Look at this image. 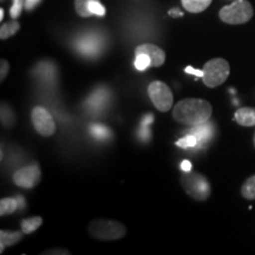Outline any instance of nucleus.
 <instances>
[{"instance_id": "obj_19", "label": "nucleus", "mask_w": 255, "mask_h": 255, "mask_svg": "<svg viewBox=\"0 0 255 255\" xmlns=\"http://www.w3.org/2000/svg\"><path fill=\"white\" fill-rule=\"evenodd\" d=\"M135 66L138 71H144L145 69H148L149 66H151L150 58L148 56L144 55V53H139V55H136L135 59Z\"/></svg>"}, {"instance_id": "obj_22", "label": "nucleus", "mask_w": 255, "mask_h": 255, "mask_svg": "<svg viewBox=\"0 0 255 255\" xmlns=\"http://www.w3.org/2000/svg\"><path fill=\"white\" fill-rule=\"evenodd\" d=\"M91 132L92 135L97 137V138H107L108 135H109V130L102 126H92Z\"/></svg>"}, {"instance_id": "obj_24", "label": "nucleus", "mask_w": 255, "mask_h": 255, "mask_svg": "<svg viewBox=\"0 0 255 255\" xmlns=\"http://www.w3.org/2000/svg\"><path fill=\"white\" fill-rule=\"evenodd\" d=\"M0 66H1V69H0V81H4L6 76H7L8 70H9V65H8V63H7V60L1 59Z\"/></svg>"}, {"instance_id": "obj_29", "label": "nucleus", "mask_w": 255, "mask_h": 255, "mask_svg": "<svg viewBox=\"0 0 255 255\" xmlns=\"http://www.w3.org/2000/svg\"><path fill=\"white\" fill-rule=\"evenodd\" d=\"M169 14H170L171 17H181V15H182V12H180L178 9H170V11H169Z\"/></svg>"}, {"instance_id": "obj_10", "label": "nucleus", "mask_w": 255, "mask_h": 255, "mask_svg": "<svg viewBox=\"0 0 255 255\" xmlns=\"http://www.w3.org/2000/svg\"><path fill=\"white\" fill-rule=\"evenodd\" d=\"M234 119L242 127L255 126V108H240L234 115Z\"/></svg>"}, {"instance_id": "obj_13", "label": "nucleus", "mask_w": 255, "mask_h": 255, "mask_svg": "<svg viewBox=\"0 0 255 255\" xmlns=\"http://www.w3.org/2000/svg\"><path fill=\"white\" fill-rule=\"evenodd\" d=\"M191 133H193L194 136H196L197 144H202L203 142H206L207 139H209L210 137H212V126H210L208 122L201 124V126H196L194 127L193 130H191Z\"/></svg>"}, {"instance_id": "obj_16", "label": "nucleus", "mask_w": 255, "mask_h": 255, "mask_svg": "<svg viewBox=\"0 0 255 255\" xmlns=\"http://www.w3.org/2000/svg\"><path fill=\"white\" fill-rule=\"evenodd\" d=\"M19 28H20V24L15 20L2 24L1 27H0V38H1L2 40L7 39V38L14 36V34L19 31Z\"/></svg>"}, {"instance_id": "obj_8", "label": "nucleus", "mask_w": 255, "mask_h": 255, "mask_svg": "<svg viewBox=\"0 0 255 255\" xmlns=\"http://www.w3.org/2000/svg\"><path fill=\"white\" fill-rule=\"evenodd\" d=\"M40 178L41 173L39 165L34 163L27 165V167L18 169L13 175V182L17 184L18 187L31 189V188L36 187L37 184L40 182Z\"/></svg>"}, {"instance_id": "obj_1", "label": "nucleus", "mask_w": 255, "mask_h": 255, "mask_svg": "<svg viewBox=\"0 0 255 255\" xmlns=\"http://www.w3.org/2000/svg\"><path fill=\"white\" fill-rule=\"evenodd\" d=\"M212 114V104L201 98H186L178 102L173 109L174 120L189 127L201 126L208 122Z\"/></svg>"}, {"instance_id": "obj_15", "label": "nucleus", "mask_w": 255, "mask_h": 255, "mask_svg": "<svg viewBox=\"0 0 255 255\" xmlns=\"http://www.w3.org/2000/svg\"><path fill=\"white\" fill-rule=\"evenodd\" d=\"M41 225H43V219L40 216H33V218L25 219L21 221V231L25 234H31V233L37 231Z\"/></svg>"}, {"instance_id": "obj_7", "label": "nucleus", "mask_w": 255, "mask_h": 255, "mask_svg": "<svg viewBox=\"0 0 255 255\" xmlns=\"http://www.w3.org/2000/svg\"><path fill=\"white\" fill-rule=\"evenodd\" d=\"M31 120L36 131L44 137H50L56 132V123L52 115L43 107H36L32 109Z\"/></svg>"}, {"instance_id": "obj_6", "label": "nucleus", "mask_w": 255, "mask_h": 255, "mask_svg": "<svg viewBox=\"0 0 255 255\" xmlns=\"http://www.w3.org/2000/svg\"><path fill=\"white\" fill-rule=\"evenodd\" d=\"M148 95L152 104L161 113H167L173 108V92L167 84L161 81H154L149 84Z\"/></svg>"}, {"instance_id": "obj_18", "label": "nucleus", "mask_w": 255, "mask_h": 255, "mask_svg": "<svg viewBox=\"0 0 255 255\" xmlns=\"http://www.w3.org/2000/svg\"><path fill=\"white\" fill-rule=\"evenodd\" d=\"M241 194L245 199L255 200V175L245 181L241 187Z\"/></svg>"}, {"instance_id": "obj_23", "label": "nucleus", "mask_w": 255, "mask_h": 255, "mask_svg": "<svg viewBox=\"0 0 255 255\" xmlns=\"http://www.w3.org/2000/svg\"><path fill=\"white\" fill-rule=\"evenodd\" d=\"M90 12L92 15H98V17H103L105 14L104 6L101 4L100 0H96L90 5Z\"/></svg>"}, {"instance_id": "obj_31", "label": "nucleus", "mask_w": 255, "mask_h": 255, "mask_svg": "<svg viewBox=\"0 0 255 255\" xmlns=\"http://www.w3.org/2000/svg\"><path fill=\"white\" fill-rule=\"evenodd\" d=\"M253 142H254V145H255V132H254V138H253Z\"/></svg>"}, {"instance_id": "obj_17", "label": "nucleus", "mask_w": 255, "mask_h": 255, "mask_svg": "<svg viewBox=\"0 0 255 255\" xmlns=\"http://www.w3.org/2000/svg\"><path fill=\"white\" fill-rule=\"evenodd\" d=\"M96 0H75V9L79 17L89 18L91 17L90 5Z\"/></svg>"}, {"instance_id": "obj_9", "label": "nucleus", "mask_w": 255, "mask_h": 255, "mask_svg": "<svg viewBox=\"0 0 255 255\" xmlns=\"http://www.w3.org/2000/svg\"><path fill=\"white\" fill-rule=\"evenodd\" d=\"M136 55H139V53H144L150 58L151 66L154 68H158V66L163 65L165 62V52L161 47L157 45H154V44H142V45H138L136 47Z\"/></svg>"}, {"instance_id": "obj_3", "label": "nucleus", "mask_w": 255, "mask_h": 255, "mask_svg": "<svg viewBox=\"0 0 255 255\" xmlns=\"http://www.w3.org/2000/svg\"><path fill=\"white\" fill-rule=\"evenodd\" d=\"M253 7L247 0H237L233 4L220 9V19L223 23L232 25L247 23L253 17Z\"/></svg>"}, {"instance_id": "obj_20", "label": "nucleus", "mask_w": 255, "mask_h": 255, "mask_svg": "<svg viewBox=\"0 0 255 255\" xmlns=\"http://www.w3.org/2000/svg\"><path fill=\"white\" fill-rule=\"evenodd\" d=\"M176 145L180 146L182 149H189V148H194V146L197 145V138L196 136H194L193 133L191 135H188L183 138L178 139L176 142Z\"/></svg>"}, {"instance_id": "obj_25", "label": "nucleus", "mask_w": 255, "mask_h": 255, "mask_svg": "<svg viewBox=\"0 0 255 255\" xmlns=\"http://www.w3.org/2000/svg\"><path fill=\"white\" fill-rule=\"evenodd\" d=\"M184 72L189 73V75L196 76V77H203V75H205V72H203V70L194 69V68H191V66H187V68L184 69Z\"/></svg>"}, {"instance_id": "obj_30", "label": "nucleus", "mask_w": 255, "mask_h": 255, "mask_svg": "<svg viewBox=\"0 0 255 255\" xmlns=\"http://www.w3.org/2000/svg\"><path fill=\"white\" fill-rule=\"evenodd\" d=\"M4 19V9L0 8V20H2Z\"/></svg>"}, {"instance_id": "obj_2", "label": "nucleus", "mask_w": 255, "mask_h": 255, "mask_svg": "<svg viewBox=\"0 0 255 255\" xmlns=\"http://www.w3.org/2000/svg\"><path fill=\"white\" fill-rule=\"evenodd\" d=\"M89 234L101 241H114L126 237L127 228L120 221L96 219L89 223Z\"/></svg>"}, {"instance_id": "obj_27", "label": "nucleus", "mask_w": 255, "mask_h": 255, "mask_svg": "<svg viewBox=\"0 0 255 255\" xmlns=\"http://www.w3.org/2000/svg\"><path fill=\"white\" fill-rule=\"evenodd\" d=\"M181 169L184 171V173H188V171H191V163L189 161H183L182 163H181Z\"/></svg>"}, {"instance_id": "obj_4", "label": "nucleus", "mask_w": 255, "mask_h": 255, "mask_svg": "<svg viewBox=\"0 0 255 255\" xmlns=\"http://www.w3.org/2000/svg\"><path fill=\"white\" fill-rule=\"evenodd\" d=\"M202 81L208 88H216L227 81L229 73H231V66L229 63L223 58L210 59L203 66Z\"/></svg>"}, {"instance_id": "obj_26", "label": "nucleus", "mask_w": 255, "mask_h": 255, "mask_svg": "<svg viewBox=\"0 0 255 255\" xmlns=\"http://www.w3.org/2000/svg\"><path fill=\"white\" fill-rule=\"evenodd\" d=\"M40 1L41 0H25V8H26L27 11H31V9L36 7Z\"/></svg>"}, {"instance_id": "obj_28", "label": "nucleus", "mask_w": 255, "mask_h": 255, "mask_svg": "<svg viewBox=\"0 0 255 255\" xmlns=\"http://www.w3.org/2000/svg\"><path fill=\"white\" fill-rule=\"evenodd\" d=\"M44 254H70V252L66 250H51V252H45Z\"/></svg>"}, {"instance_id": "obj_14", "label": "nucleus", "mask_w": 255, "mask_h": 255, "mask_svg": "<svg viewBox=\"0 0 255 255\" xmlns=\"http://www.w3.org/2000/svg\"><path fill=\"white\" fill-rule=\"evenodd\" d=\"M19 208V202L17 197H6L0 201V215L5 216L12 214Z\"/></svg>"}, {"instance_id": "obj_21", "label": "nucleus", "mask_w": 255, "mask_h": 255, "mask_svg": "<svg viewBox=\"0 0 255 255\" xmlns=\"http://www.w3.org/2000/svg\"><path fill=\"white\" fill-rule=\"evenodd\" d=\"M25 7V0H13V4L9 9V14H11L12 19L18 18L21 14V11Z\"/></svg>"}, {"instance_id": "obj_11", "label": "nucleus", "mask_w": 255, "mask_h": 255, "mask_svg": "<svg viewBox=\"0 0 255 255\" xmlns=\"http://www.w3.org/2000/svg\"><path fill=\"white\" fill-rule=\"evenodd\" d=\"M183 7L190 13H200L209 7L213 0H181Z\"/></svg>"}, {"instance_id": "obj_12", "label": "nucleus", "mask_w": 255, "mask_h": 255, "mask_svg": "<svg viewBox=\"0 0 255 255\" xmlns=\"http://www.w3.org/2000/svg\"><path fill=\"white\" fill-rule=\"evenodd\" d=\"M25 233L21 232H8V231H1L0 232V245L5 247L13 246V245L18 244L24 237Z\"/></svg>"}, {"instance_id": "obj_5", "label": "nucleus", "mask_w": 255, "mask_h": 255, "mask_svg": "<svg viewBox=\"0 0 255 255\" xmlns=\"http://www.w3.org/2000/svg\"><path fill=\"white\" fill-rule=\"evenodd\" d=\"M184 190L189 196L197 201H205L210 195V186L207 178L199 173H184L181 177Z\"/></svg>"}]
</instances>
